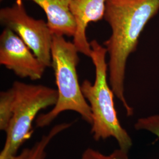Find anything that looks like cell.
Segmentation results:
<instances>
[{"label": "cell", "mask_w": 159, "mask_h": 159, "mask_svg": "<svg viewBox=\"0 0 159 159\" xmlns=\"http://www.w3.org/2000/svg\"><path fill=\"white\" fill-rule=\"evenodd\" d=\"M159 10V0H107L104 18L111 34L104 45L109 54V81L114 94L122 102L127 116L133 109L124 94L127 60L136 51L139 38L147 23Z\"/></svg>", "instance_id": "obj_1"}, {"label": "cell", "mask_w": 159, "mask_h": 159, "mask_svg": "<svg viewBox=\"0 0 159 159\" xmlns=\"http://www.w3.org/2000/svg\"><path fill=\"white\" fill-rule=\"evenodd\" d=\"M90 43V58L96 70L95 81L92 84L85 80L81 87L91 109V134L96 141L113 137L117 141L120 149L128 152L132 146V140L120 123L114 104L113 91L107 83V49L97 40H92Z\"/></svg>", "instance_id": "obj_2"}, {"label": "cell", "mask_w": 159, "mask_h": 159, "mask_svg": "<svg viewBox=\"0 0 159 159\" xmlns=\"http://www.w3.org/2000/svg\"><path fill=\"white\" fill-rule=\"evenodd\" d=\"M79 52L73 43L67 41L64 36L53 34L52 67L57 86L58 100L49 112L37 117V127L43 128L50 125L59 114L66 111H75L87 123L92 124L90 107L83 94L77 73Z\"/></svg>", "instance_id": "obj_3"}, {"label": "cell", "mask_w": 159, "mask_h": 159, "mask_svg": "<svg viewBox=\"0 0 159 159\" xmlns=\"http://www.w3.org/2000/svg\"><path fill=\"white\" fill-rule=\"evenodd\" d=\"M12 115L6 131L4 146L0 159L17 155L18 150L33 134V123L41 110L54 106L58 100L57 90L43 85L14 81Z\"/></svg>", "instance_id": "obj_4"}, {"label": "cell", "mask_w": 159, "mask_h": 159, "mask_svg": "<svg viewBox=\"0 0 159 159\" xmlns=\"http://www.w3.org/2000/svg\"><path fill=\"white\" fill-rule=\"evenodd\" d=\"M0 21L17 34L46 67L52 66L53 34L47 23L29 16L23 0H16L11 7L1 8Z\"/></svg>", "instance_id": "obj_5"}, {"label": "cell", "mask_w": 159, "mask_h": 159, "mask_svg": "<svg viewBox=\"0 0 159 159\" xmlns=\"http://www.w3.org/2000/svg\"><path fill=\"white\" fill-rule=\"evenodd\" d=\"M0 64L21 78H42L46 66L11 30L6 28L0 35Z\"/></svg>", "instance_id": "obj_6"}, {"label": "cell", "mask_w": 159, "mask_h": 159, "mask_svg": "<svg viewBox=\"0 0 159 159\" xmlns=\"http://www.w3.org/2000/svg\"><path fill=\"white\" fill-rule=\"evenodd\" d=\"M107 0H71L70 10L76 24L73 43L78 51L91 57L90 43L86 36L89 23L97 22L104 17Z\"/></svg>", "instance_id": "obj_7"}, {"label": "cell", "mask_w": 159, "mask_h": 159, "mask_svg": "<svg viewBox=\"0 0 159 159\" xmlns=\"http://www.w3.org/2000/svg\"><path fill=\"white\" fill-rule=\"evenodd\" d=\"M44 10L53 34L73 37L76 31L74 17L70 10L71 0H30Z\"/></svg>", "instance_id": "obj_8"}, {"label": "cell", "mask_w": 159, "mask_h": 159, "mask_svg": "<svg viewBox=\"0 0 159 159\" xmlns=\"http://www.w3.org/2000/svg\"><path fill=\"white\" fill-rule=\"evenodd\" d=\"M71 123H61L54 126L48 133L43 136L40 140L31 148V152L28 159H46V148L51 140L63 131L67 129Z\"/></svg>", "instance_id": "obj_9"}, {"label": "cell", "mask_w": 159, "mask_h": 159, "mask_svg": "<svg viewBox=\"0 0 159 159\" xmlns=\"http://www.w3.org/2000/svg\"><path fill=\"white\" fill-rule=\"evenodd\" d=\"M14 98L12 87L0 93V130L5 132L11 119Z\"/></svg>", "instance_id": "obj_10"}, {"label": "cell", "mask_w": 159, "mask_h": 159, "mask_svg": "<svg viewBox=\"0 0 159 159\" xmlns=\"http://www.w3.org/2000/svg\"><path fill=\"white\" fill-rule=\"evenodd\" d=\"M134 127L137 130L149 131L159 137V115H154L138 120Z\"/></svg>", "instance_id": "obj_11"}, {"label": "cell", "mask_w": 159, "mask_h": 159, "mask_svg": "<svg viewBox=\"0 0 159 159\" xmlns=\"http://www.w3.org/2000/svg\"><path fill=\"white\" fill-rule=\"evenodd\" d=\"M80 159H109V156H105L91 148H87L82 154Z\"/></svg>", "instance_id": "obj_12"}, {"label": "cell", "mask_w": 159, "mask_h": 159, "mask_svg": "<svg viewBox=\"0 0 159 159\" xmlns=\"http://www.w3.org/2000/svg\"><path fill=\"white\" fill-rule=\"evenodd\" d=\"M109 159H129L127 152L120 148L115 150L112 153L109 155Z\"/></svg>", "instance_id": "obj_13"}, {"label": "cell", "mask_w": 159, "mask_h": 159, "mask_svg": "<svg viewBox=\"0 0 159 159\" xmlns=\"http://www.w3.org/2000/svg\"><path fill=\"white\" fill-rule=\"evenodd\" d=\"M31 152V148H24L20 154H17L14 156L10 157L4 159H28Z\"/></svg>", "instance_id": "obj_14"}, {"label": "cell", "mask_w": 159, "mask_h": 159, "mask_svg": "<svg viewBox=\"0 0 159 159\" xmlns=\"http://www.w3.org/2000/svg\"><path fill=\"white\" fill-rule=\"evenodd\" d=\"M1 1H2V0H1Z\"/></svg>", "instance_id": "obj_15"}]
</instances>
